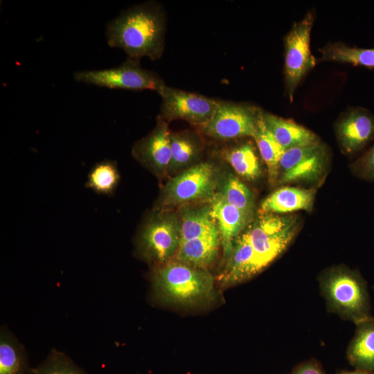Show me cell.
Wrapping results in <instances>:
<instances>
[{
	"label": "cell",
	"instance_id": "1",
	"mask_svg": "<svg viewBox=\"0 0 374 374\" xmlns=\"http://www.w3.org/2000/svg\"><path fill=\"white\" fill-rule=\"evenodd\" d=\"M166 17L158 3L147 2L122 12L107 25L111 47L123 50L128 58L159 59L164 50Z\"/></svg>",
	"mask_w": 374,
	"mask_h": 374
},
{
	"label": "cell",
	"instance_id": "2",
	"mask_svg": "<svg viewBox=\"0 0 374 374\" xmlns=\"http://www.w3.org/2000/svg\"><path fill=\"white\" fill-rule=\"evenodd\" d=\"M151 278L154 295L167 304L193 308L216 298L214 278L206 269L175 260L159 265Z\"/></svg>",
	"mask_w": 374,
	"mask_h": 374
},
{
	"label": "cell",
	"instance_id": "3",
	"mask_svg": "<svg viewBox=\"0 0 374 374\" xmlns=\"http://www.w3.org/2000/svg\"><path fill=\"white\" fill-rule=\"evenodd\" d=\"M319 287L328 310L355 324L370 314L371 302L365 280L356 271L335 267L319 277Z\"/></svg>",
	"mask_w": 374,
	"mask_h": 374
},
{
	"label": "cell",
	"instance_id": "4",
	"mask_svg": "<svg viewBox=\"0 0 374 374\" xmlns=\"http://www.w3.org/2000/svg\"><path fill=\"white\" fill-rule=\"evenodd\" d=\"M298 219L261 213L244 231L250 242L260 273L288 247L298 231Z\"/></svg>",
	"mask_w": 374,
	"mask_h": 374
},
{
	"label": "cell",
	"instance_id": "5",
	"mask_svg": "<svg viewBox=\"0 0 374 374\" xmlns=\"http://www.w3.org/2000/svg\"><path fill=\"white\" fill-rule=\"evenodd\" d=\"M76 82L109 89L158 91L165 84L154 72L143 69L139 60L127 58L121 65L101 70H84L74 73Z\"/></svg>",
	"mask_w": 374,
	"mask_h": 374
},
{
	"label": "cell",
	"instance_id": "6",
	"mask_svg": "<svg viewBox=\"0 0 374 374\" xmlns=\"http://www.w3.org/2000/svg\"><path fill=\"white\" fill-rule=\"evenodd\" d=\"M180 244V223L172 215L157 214L148 219L137 240V249L145 260L163 265L175 256Z\"/></svg>",
	"mask_w": 374,
	"mask_h": 374
},
{
	"label": "cell",
	"instance_id": "7",
	"mask_svg": "<svg viewBox=\"0 0 374 374\" xmlns=\"http://www.w3.org/2000/svg\"><path fill=\"white\" fill-rule=\"evenodd\" d=\"M262 114V112L253 106L218 100L212 116L199 128L204 134L217 139L253 138Z\"/></svg>",
	"mask_w": 374,
	"mask_h": 374
},
{
	"label": "cell",
	"instance_id": "8",
	"mask_svg": "<svg viewBox=\"0 0 374 374\" xmlns=\"http://www.w3.org/2000/svg\"><path fill=\"white\" fill-rule=\"evenodd\" d=\"M314 17L311 12L294 24L285 37V80L290 100L294 91L305 73L316 64L310 46V33Z\"/></svg>",
	"mask_w": 374,
	"mask_h": 374
},
{
	"label": "cell",
	"instance_id": "9",
	"mask_svg": "<svg viewBox=\"0 0 374 374\" xmlns=\"http://www.w3.org/2000/svg\"><path fill=\"white\" fill-rule=\"evenodd\" d=\"M217 176L208 162L195 165L172 178L163 188L161 204L177 205L199 199H211L215 194Z\"/></svg>",
	"mask_w": 374,
	"mask_h": 374
},
{
	"label": "cell",
	"instance_id": "10",
	"mask_svg": "<svg viewBox=\"0 0 374 374\" xmlns=\"http://www.w3.org/2000/svg\"><path fill=\"white\" fill-rule=\"evenodd\" d=\"M327 161L326 147L320 142L286 150L278 164L280 184L312 183L323 175Z\"/></svg>",
	"mask_w": 374,
	"mask_h": 374
},
{
	"label": "cell",
	"instance_id": "11",
	"mask_svg": "<svg viewBox=\"0 0 374 374\" xmlns=\"http://www.w3.org/2000/svg\"><path fill=\"white\" fill-rule=\"evenodd\" d=\"M162 98L161 114L164 121L185 120L202 125L214 113L218 100L163 85L157 91Z\"/></svg>",
	"mask_w": 374,
	"mask_h": 374
},
{
	"label": "cell",
	"instance_id": "12",
	"mask_svg": "<svg viewBox=\"0 0 374 374\" xmlns=\"http://www.w3.org/2000/svg\"><path fill=\"white\" fill-rule=\"evenodd\" d=\"M168 123L159 116L155 128L137 141L132 150L134 156L157 175L168 170L171 146Z\"/></svg>",
	"mask_w": 374,
	"mask_h": 374
},
{
	"label": "cell",
	"instance_id": "13",
	"mask_svg": "<svg viewBox=\"0 0 374 374\" xmlns=\"http://www.w3.org/2000/svg\"><path fill=\"white\" fill-rule=\"evenodd\" d=\"M211 216L220 238L224 258L230 255L234 240L252 221L242 211L229 204L219 193L210 199Z\"/></svg>",
	"mask_w": 374,
	"mask_h": 374
},
{
	"label": "cell",
	"instance_id": "14",
	"mask_svg": "<svg viewBox=\"0 0 374 374\" xmlns=\"http://www.w3.org/2000/svg\"><path fill=\"white\" fill-rule=\"evenodd\" d=\"M258 274L253 247L243 231L233 241L232 251L220 275V283L222 286L229 287Z\"/></svg>",
	"mask_w": 374,
	"mask_h": 374
},
{
	"label": "cell",
	"instance_id": "15",
	"mask_svg": "<svg viewBox=\"0 0 374 374\" xmlns=\"http://www.w3.org/2000/svg\"><path fill=\"white\" fill-rule=\"evenodd\" d=\"M337 132L344 150L356 152L374 138V116L365 109H353L339 122Z\"/></svg>",
	"mask_w": 374,
	"mask_h": 374
},
{
	"label": "cell",
	"instance_id": "16",
	"mask_svg": "<svg viewBox=\"0 0 374 374\" xmlns=\"http://www.w3.org/2000/svg\"><path fill=\"white\" fill-rule=\"evenodd\" d=\"M314 189L285 186L276 190L260 204L261 213H287L299 210L312 209Z\"/></svg>",
	"mask_w": 374,
	"mask_h": 374
},
{
	"label": "cell",
	"instance_id": "17",
	"mask_svg": "<svg viewBox=\"0 0 374 374\" xmlns=\"http://www.w3.org/2000/svg\"><path fill=\"white\" fill-rule=\"evenodd\" d=\"M355 326L347 348L348 361L356 370L374 372V317L371 315Z\"/></svg>",
	"mask_w": 374,
	"mask_h": 374
},
{
	"label": "cell",
	"instance_id": "18",
	"mask_svg": "<svg viewBox=\"0 0 374 374\" xmlns=\"http://www.w3.org/2000/svg\"><path fill=\"white\" fill-rule=\"evenodd\" d=\"M262 116L267 129L285 150L319 141L312 132L292 120L264 112Z\"/></svg>",
	"mask_w": 374,
	"mask_h": 374
},
{
	"label": "cell",
	"instance_id": "19",
	"mask_svg": "<svg viewBox=\"0 0 374 374\" xmlns=\"http://www.w3.org/2000/svg\"><path fill=\"white\" fill-rule=\"evenodd\" d=\"M220 243L219 233L188 240L179 244L175 260L206 269L215 260Z\"/></svg>",
	"mask_w": 374,
	"mask_h": 374
},
{
	"label": "cell",
	"instance_id": "20",
	"mask_svg": "<svg viewBox=\"0 0 374 374\" xmlns=\"http://www.w3.org/2000/svg\"><path fill=\"white\" fill-rule=\"evenodd\" d=\"M24 346L6 327L0 330V374H30Z\"/></svg>",
	"mask_w": 374,
	"mask_h": 374
},
{
	"label": "cell",
	"instance_id": "21",
	"mask_svg": "<svg viewBox=\"0 0 374 374\" xmlns=\"http://www.w3.org/2000/svg\"><path fill=\"white\" fill-rule=\"evenodd\" d=\"M216 233L219 231L211 216L210 204L183 210L180 222V244Z\"/></svg>",
	"mask_w": 374,
	"mask_h": 374
},
{
	"label": "cell",
	"instance_id": "22",
	"mask_svg": "<svg viewBox=\"0 0 374 374\" xmlns=\"http://www.w3.org/2000/svg\"><path fill=\"white\" fill-rule=\"evenodd\" d=\"M224 159L235 171L248 181H254L261 175V167L255 148L249 142L227 150Z\"/></svg>",
	"mask_w": 374,
	"mask_h": 374
},
{
	"label": "cell",
	"instance_id": "23",
	"mask_svg": "<svg viewBox=\"0 0 374 374\" xmlns=\"http://www.w3.org/2000/svg\"><path fill=\"white\" fill-rule=\"evenodd\" d=\"M262 116L263 112L258 121L257 131L253 139L261 157L267 165L269 181L274 182L277 181L279 161L285 150L267 129Z\"/></svg>",
	"mask_w": 374,
	"mask_h": 374
},
{
	"label": "cell",
	"instance_id": "24",
	"mask_svg": "<svg viewBox=\"0 0 374 374\" xmlns=\"http://www.w3.org/2000/svg\"><path fill=\"white\" fill-rule=\"evenodd\" d=\"M218 193L229 204L239 209L252 221L255 210L253 195L237 177L232 174L227 175L222 180Z\"/></svg>",
	"mask_w": 374,
	"mask_h": 374
},
{
	"label": "cell",
	"instance_id": "25",
	"mask_svg": "<svg viewBox=\"0 0 374 374\" xmlns=\"http://www.w3.org/2000/svg\"><path fill=\"white\" fill-rule=\"evenodd\" d=\"M120 175L114 161L105 159L89 171L85 186L100 195H110L117 187Z\"/></svg>",
	"mask_w": 374,
	"mask_h": 374
},
{
	"label": "cell",
	"instance_id": "26",
	"mask_svg": "<svg viewBox=\"0 0 374 374\" xmlns=\"http://www.w3.org/2000/svg\"><path fill=\"white\" fill-rule=\"evenodd\" d=\"M321 60L347 62L353 65L374 67V48L348 46L342 43H334L321 49Z\"/></svg>",
	"mask_w": 374,
	"mask_h": 374
},
{
	"label": "cell",
	"instance_id": "27",
	"mask_svg": "<svg viewBox=\"0 0 374 374\" xmlns=\"http://www.w3.org/2000/svg\"><path fill=\"white\" fill-rule=\"evenodd\" d=\"M171 160L168 170H176L189 163L198 154L199 145L192 134H170Z\"/></svg>",
	"mask_w": 374,
	"mask_h": 374
},
{
	"label": "cell",
	"instance_id": "28",
	"mask_svg": "<svg viewBox=\"0 0 374 374\" xmlns=\"http://www.w3.org/2000/svg\"><path fill=\"white\" fill-rule=\"evenodd\" d=\"M30 374H87L65 353L51 349L46 359Z\"/></svg>",
	"mask_w": 374,
	"mask_h": 374
},
{
	"label": "cell",
	"instance_id": "29",
	"mask_svg": "<svg viewBox=\"0 0 374 374\" xmlns=\"http://www.w3.org/2000/svg\"><path fill=\"white\" fill-rule=\"evenodd\" d=\"M356 170L362 177L374 180V145L357 161Z\"/></svg>",
	"mask_w": 374,
	"mask_h": 374
},
{
	"label": "cell",
	"instance_id": "30",
	"mask_svg": "<svg viewBox=\"0 0 374 374\" xmlns=\"http://www.w3.org/2000/svg\"><path fill=\"white\" fill-rule=\"evenodd\" d=\"M290 374H326V373L318 362L308 360L295 366Z\"/></svg>",
	"mask_w": 374,
	"mask_h": 374
},
{
	"label": "cell",
	"instance_id": "31",
	"mask_svg": "<svg viewBox=\"0 0 374 374\" xmlns=\"http://www.w3.org/2000/svg\"><path fill=\"white\" fill-rule=\"evenodd\" d=\"M337 374H374V372L356 370L354 371H342Z\"/></svg>",
	"mask_w": 374,
	"mask_h": 374
}]
</instances>
